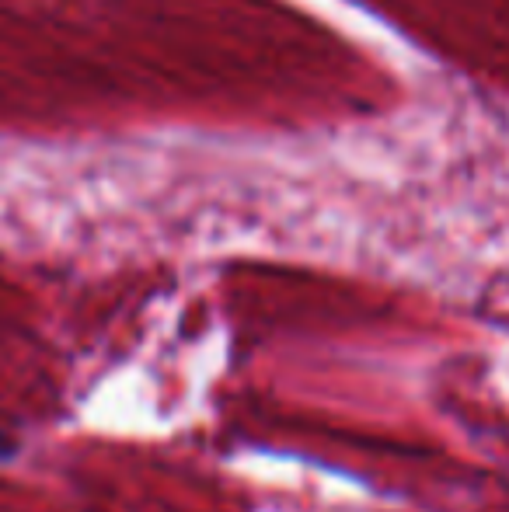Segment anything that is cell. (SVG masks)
Returning a JSON list of instances; mask_svg holds the SVG:
<instances>
[{"mask_svg":"<svg viewBox=\"0 0 509 512\" xmlns=\"http://www.w3.org/2000/svg\"><path fill=\"white\" fill-rule=\"evenodd\" d=\"M14 446H18V443H14V436L4 429V425H0V457H11Z\"/></svg>","mask_w":509,"mask_h":512,"instance_id":"obj_1","label":"cell"}]
</instances>
